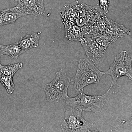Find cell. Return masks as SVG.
I'll list each match as a JSON object with an SVG mask.
<instances>
[{
    "label": "cell",
    "instance_id": "cell-1",
    "mask_svg": "<svg viewBox=\"0 0 132 132\" xmlns=\"http://www.w3.org/2000/svg\"><path fill=\"white\" fill-rule=\"evenodd\" d=\"M104 74L87 58L80 59L73 78L74 88L77 92H83L86 87L98 83Z\"/></svg>",
    "mask_w": 132,
    "mask_h": 132
},
{
    "label": "cell",
    "instance_id": "cell-2",
    "mask_svg": "<svg viewBox=\"0 0 132 132\" xmlns=\"http://www.w3.org/2000/svg\"><path fill=\"white\" fill-rule=\"evenodd\" d=\"M73 83V78H70L64 69L58 71L54 79L44 87L47 100L54 102L66 100L69 97L68 94L69 87Z\"/></svg>",
    "mask_w": 132,
    "mask_h": 132
},
{
    "label": "cell",
    "instance_id": "cell-3",
    "mask_svg": "<svg viewBox=\"0 0 132 132\" xmlns=\"http://www.w3.org/2000/svg\"><path fill=\"white\" fill-rule=\"evenodd\" d=\"M112 88L110 86L105 93L100 96L87 95L82 92H80L75 97H69L66 100V104L82 112H100L106 102L107 97Z\"/></svg>",
    "mask_w": 132,
    "mask_h": 132
},
{
    "label": "cell",
    "instance_id": "cell-4",
    "mask_svg": "<svg viewBox=\"0 0 132 132\" xmlns=\"http://www.w3.org/2000/svg\"><path fill=\"white\" fill-rule=\"evenodd\" d=\"M65 119L61 127L65 132H93L91 130L94 124L84 119L82 111L67 105L64 109Z\"/></svg>",
    "mask_w": 132,
    "mask_h": 132
},
{
    "label": "cell",
    "instance_id": "cell-5",
    "mask_svg": "<svg viewBox=\"0 0 132 132\" xmlns=\"http://www.w3.org/2000/svg\"><path fill=\"white\" fill-rule=\"evenodd\" d=\"M105 74L110 75L112 78L111 87L117 84V81L122 76H126L132 80V56L129 52L123 51L117 55L113 64Z\"/></svg>",
    "mask_w": 132,
    "mask_h": 132
},
{
    "label": "cell",
    "instance_id": "cell-6",
    "mask_svg": "<svg viewBox=\"0 0 132 132\" xmlns=\"http://www.w3.org/2000/svg\"><path fill=\"white\" fill-rule=\"evenodd\" d=\"M102 13H104L99 7L89 6L82 3H79L75 22L82 28L86 35L88 28Z\"/></svg>",
    "mask_w": 132,
    "mask_h": 132
},
{
    "label": "cell",
    "instance_id": "cell-7",
    "mask_svg": "<svg viewBox=\"0 0 132 132\" xmlns=\"http://www.w3.org/2000/svg\"><path fill=\"white\" fill-rule=\"evenodd\" d=\"M87 58L95 65L98 64L104 57L107 49L91 38H84L80 42Z\"/></svg>",
    "mask_w": 132,
    "mask_h": 132
},
{
    "label": "cell",
    "instance_id": "cell-8",
    "mask_svg": "<svg viewBox=\"0 0 132 132\" xmlns=\"http://www.w3.org/2000/svg\"><path fill=\"white\" fill-rule=\"evenodd\" d=\"M16 7L26 15L43 16L45 14L44 0H14Z\"/></svg>",
    "mask_w": 132,
    "mask_h": 132
},
{
    "label": "cell",
    "instance_id": "cell-9",
    "mask_svg": "<svg viewBox=\"0 0 132 132\" xmlns=\"http://www.w3.org/2000/svg\"><path fill=\"white\" fill-rule=\"evenodd\" d=\"M64 23L65 28L66 38L71 41L80 42L85 35L84 31L81 27L74 22H65Z\"/></svg>",
    "mask_w": 132,
    "mask_h": 132
},
{
    "label": "cell",
    "instance_id": "cell-10",
    "mask_svg": "<svg viewBox=\"0 0 132 132\" xmlns=\"http://www.w3.org/2000/svg\"><path fill=\"white\" fill-rule=\"evenodd\" d=\"M26 15L15 6L0 10V27L14 23L19 18Z\"/></svg>",
    "mask_w": 132,
    "mask_h": 132
},
{
    "label": "cell",
    "instance_id": "cell-11",
    "mask_svg": "<svg viewBox=\"0 0 132 132\" xmlns=\"http://www.w3.org/2000/svg\"><path fill=\"white\" fill-rule=\"evenodd\" d=\"M105 32L118 39L128 36L131 34L130 29L111 19H109Z\"/></svg>",
    "mask_w": 132,
    "mask_h": 132
},
{
    "label": "cell",
    "instance_id": "cell-12",
    "mask_svg": "<svg viewBox=\"0 0 132 132\" xmlns=\"http://www.w3.org/2000/svg\"><path fill=\"white\" fill-rule=\"evenodd\" d=\"M79 3L78 1H76L72 3H68L64 5L60 13L62 22H75Z\"/></svg>",
    "mask_w": 132,
    "mask_h": 132
},
{
    "label": "cell",
    "instance_id": "cell-13",
    "mask_svg": "<svg viewBox=\"0 0 132 132\" xmlns=\"http://www.w3.org/2000/svg\"><path fill=\"white\" fill-rule=\"evenodd\" d=\"M109 19L104 13L100 15L95 21L88 28L86 34H96L104 32L107 27Z\"/></svg>",
    "mask_w": 132,
    "mask_h": 132
},
{
    "label": "cell",
    "instance_id": "cell-14",
    "mask_svg": "<svg viewBox=\"0 0 132 132\" xmlns=\"http://www.w3.org/2000/svg\"><path fill=\"white\" fill-rule=\"evenodd\" d=\"M42 32L41 31L27 35L22 37L18 41L21 46L26 51L35 48L39 46V42Z\"/></svg>",
    "mask_w": 132,
    "mask_h": 132
},
{
    "label": "cell",
    "instance_id": "cell-15",
    "mask_svg": "<svg viewBox=\"0 0 132 132\" xmlns=\"http://www.w3.org/2000/svg\"><path fill=\"white\" fill-rule=\"evenodd\" d=\"M2 55H7L12 59H17L26 52L19 44L18 42L10 45H1Z\"/></svg>",
    "mask_w": 132,
    "mask_h": 132
},
{
    "label": "cell",
    "instance_id": "cell-16",
    "mask_svg": "<svg viewBox=\"0 0 132 132\" xmlns=\"http://www.w3.org/2000/svg\"><path fill=\"white\" fill-rule=\"evenodd\" d=\"M92 37L100 45L107 48L118 39L105 32L93 35Z\"/></svg>",
    "mask_w": 132,
    "mask_h": 132
},
{
    "label": "cell",
    "instance_id": "cell-17",
    "mask_svg": "<svg viewBox=\"0 0 132 132\" xmlns=\"http://www.w3.org/2000/svg\"><path fill=\"white\" fill-rule=\"evenodd\" d=\"M23 64L22 62L9 64L7 65H0V75L13 77L19 70L22 68Z\"/></svg>",
    "mask_w": 132,
    "mask_h": 132
},
{
    "label": "cell",
    "instance_id": "cell-18",
    "mask_svg": "<svg viewBox=\"0 0 132 132\" xmlns=\"http://www.w3.org/2000/svg\"><path fill=\"white\" fill-rule=\"evenodd\" d=\"M13 78L12 76L0 75V82L9 94H12L14 90L15 85Z\"/></svg>",
    "mask_w": 132,
    "mask_h": 132
},
{
    "label": "cell",
    "instance_id": "cell-19",
    "mask_svg": "<svg viewBox=\"0 0 132 132\" xmlns=\"http://www.w3.org/2000/svg\"><path fill=\"white\" fill-rule=\"evenodd\" d=\"M99 7L103 11L105 15L109 13V2L108 0H99Z\"/></svg>",
    "mask_w": 132,
    "mask_h": 132
},
{
    "label": "cell",
    "instance_id": "cell-20",
    "mask_svg": "<svg viewBox=\"0 0 132 132\" xmlns=\"http://www.w3.org/2000/svg\"><path fill=\"white\" fill-rule=\"evenodd\" d=\"M1 44H0V65H1V57L2 56V55L1 53Z\"/></svg>",
    "mask_w": 132,
    "mask_h": 132
}]
</instances>
